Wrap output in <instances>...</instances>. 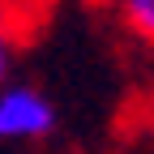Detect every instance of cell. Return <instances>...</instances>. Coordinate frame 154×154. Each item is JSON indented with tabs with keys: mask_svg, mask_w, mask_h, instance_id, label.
I'll return each mask as SVG.
<instances>
[{
	"mask_svg": "<svg viewBox=\"0 0 154 154\" xmlns=\"http://www.w3.org/2000/svg\"><path fill=\"white\" fill-rule=\"evenodd\" d=\"M56 128V103L34 86L0 90V141H43Z\"/></svg>",
	"mask_w": 154,
	"mask_h": 154,
	"instance_id": "6da1fadb",
	"label": "cell"
},
{
	"mask_svg": "<svg viewBox=\"0 0 154 154\" xmlns=\"http://www.w3.org/2000/svg\"><path fill=\"white\" fill-rule=\"evenodd\" d=\"M116 9H120L124 26L141 38V43L154 47V0H116Z\"/></svg>",
	"mask_w": 154,
	"mask_h": 154,
	"instance_id": "7a4b0ae2",
	"label": "cell"
},
{
	"mask_svg": "<svg viewBox=\"0 0 154 154\" xmlns=\"http://www.w3.org/2000/svg\"><path fill=\"white\" fill-rule=\"evenodd\" d=\"M9 69H13V38H9L5 22H0V90L9 86Z\"/></svg>",
	"mask_w": 154,
	"mask_h": 154,
	"instance_id": "3957f363",
	"label": "cell"
}]
</instances>
